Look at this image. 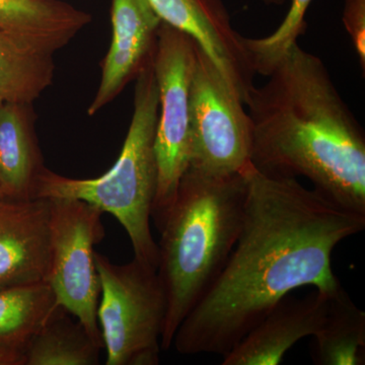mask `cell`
Wrapping results in <instances>:
<instances>
[{
	"label": "cell",
	"instance_id": "cell-5",
	"mask_svg": "<svg viewBox=\"0 0 365 365\" xmlns=\"http://www.w3.org/2000/svg\"><path fill=\"white\" fill-rule=\"evenodd\" d=\"M95 260L106 364L158 365L167 302L157 269L135 258L117 265L97 251Z\"/></svg>",
	"mask_w": 365,
	"mask_h": 365
},
{
	"label": "cell",
	"instance_id": "cell-22",
	"mask_svg": "<svg viewBox=\"0 0 365 365\" xmlns=\"http://www.w3.org/2000/svg\"><path fill=\"white\" fill-rule=\"evenodd\" d=\"M287 0H264L269 6H282Z\"/></svg>",
	"mask_w": 365,
	"mask_h": 365
},
{
	"label": "cell",
	"instance_id": "cell-16",
	"mask_svg": "<svg viewBox=\"0 0 365 365\" xmlns=\"http://www.w3.org/2000/svg\"><path fill=\"white\" fill-rule=\"evenodd\" d=\"M59 307L47 282L0 290V350L23 361L26 345Z\"/></svg>",
	"mask_w": 365,
	"mask_h": 365
},
{
	"label": "cell",
	"instance_id": "cell-14",
	"mask_svg": "<svg viewBox=\"0 0 365 365\" xmlns=\"http://www.w3.org/2000/svg\"><path fill=\"white\" fill-rule=\"evenodd\" d=\"M26 106L0 105V191L4 198H34L38 175L44 169Z\"/></svg>",
	"mask_w": 365,
	"mask_h": 365
},
{
	"label": "cell",
	"instance_id": "cell-15",
	"mask_svg": "<svg viewBox=\"0 0 365 365\" xmlns=\"http://www.w3.org/2000/svg\"><path fill=\"white\" fill-rule=\"evenodd\" d=\"M54 53L0 29V98L30 105L52 85Z\"/></svg>",
	"mask_w": 365,
	"mask_h": 365
},
{
	"label": "cell",
	"instance_id": "cell-2",
	"mask_svg": "<svg viewBox=\"0 0 365 365\" xmlns=\"http://www.w3.org/2000/svg\"><path fill=\"white\" fill-rule=\"evenodd\" d=\"M246 106L257 172L307 178L333 202L365 215L364 130L323 60L297 43Z\"/></svg>",
	"mask_w": 365,
	"mask_h": 365
},
{
	"label": "cell",
	"instance_id": "cell-6",
	"mask_svg": "<svg viewBox=\"0 0 365 365\" xmlns=\"http://www.w3.org/2000/svg\"><path fill=\"white\" fill-rule=\"evenodd\" d=\"M198 44L187 34L162 23L153 52L160 98L155 151L158 186L151 220L160 232L176 199L191 158L190 88Z\"/></svg>",
	"mask_w": 365,
	"mask_h": 365
},
{
	"label": "cell",
	"instance_id": "cell-20",
	"mask_svg": "<svg viewBox=\"0 0 365 365\" xmlns=\"http://www.w3.org/2000/svg\"><path fill=\"white\" fill-rule=\"evenodd\" d=\"M343 24L365 71V0H344Z\"/></svg>",
	"mask_w": 365,
	"mask_h": 365
},
{
	"label": "cell",
	"instance_id": "cell-8",
	"mask_svg": "<svg viewBox=\"0 0 365 365\" xmlns=\"http://www.w3.org/2000/svg\"><path fill=\"white\" fill-rule=\"evenodd\" d=\"M51 260L48 283L60 307L78 319L98 345L100 277L95 246L105 237L104 213L78 199H49Z\"/></svg>",
	"mask_w": 365,
	"mask_h": 365
},
{
	"label": "cell",
	"instance_id": "cell-3",
	"mask_svg": "<svg viewBox=\"0 0 365 365\" xmlns=\"http://www.w3.org/2000/svg\"><path fill=\"white\" fill-rule=\"evenodd\" d=\"M246 170L215 177L189 168L182 178L158 244L157 272L167 302L162 350L172 348L178 328L222 272L237 244L244 220Z\"/></svg>",
	"mask_w": 365,
	"mask_h": 365
},
{
	"label": "cell",
	"instance_id": "cell-23",
	"mask_svg": "<svg viewBox=\"0 0 365 365\" xmlns=\"http://www.w3.org/2000/svg\"><path fill=\"white\" fill-rule=\"evenodd\" d=\"M4 194H2V192L0 191V201H1L2 199H4Z\"/></svg>",
	"mask_w": 365,
	"mask_h": 365
},
{
	"label": "cell",
	"instance_id": "cell-12",
	"mask_svg": "<svg viewBox=\"0 0 365 365\" xmlns=\"http://www.w3.org/2000/svg\"><path fill=\"white\" fill-rule=\"evenodd\" d=\"M333 292L314 289L302 299L284 297L222 356V364H279L290 348L323 326Z\"/></svg>",
	"mask_w": 365,
	"mask_h": 365
},
{
	"label": "cell",
	"instance_id": "cell-10",
	"mask_svg": "<svg viewBox=\"0 0 365 365\" xmlns=\"http://www.w3.org/2000/svg\"><path fill=\"white\" fill-rule=\"evenodd\" d=\"M49 199L0 201V290L47 282L51 260Z\"/></svg>",
	"mask_w": 365,
	"mask_h": 365
},
{
	"label": "cell",
	"instance_id": "cell-21",
	"mask_svg": "<svg viewBox=\"0 0 365 365\" xmlns=\"http://www.w3.org/2000/svg\"><path fill=\"white\" fill-rule=\"evenodd\" d=\"M0 365H23V361L20 355L0 350Z\"/></svg>",
	"mask_w": 365,
	"mask_h": 365
},
{
	"label": "cell",
	"instance_id": "cell-7",
	"mask_svg": "<svg viewBox=\"0 0 365 365\" xmlns=\"http://www.w3.org/2000/svg\"><path fill=\"white\" fill-rule=\"evenodd\" d=\"M190 134L191 169L225 177L251 165L248 112L200 47L190 88Z\"/></svg>",
	"mask_w": 365,
	"mask_h": 365
},
{
	"label": "cell",
	"instance_id": "cell-19",
	"mask_svg": "<svg viewBox=\"0 0 365 365\" xmlns=\"http://www.w3.org/2000/svg\"><path fill=\"white\" fill-rule=\"evenodd\" d=\"M313 0H292L284 20L272 34L263 38L244 37V47L255 74L267 78L300 36L306 34V14Z\"/></svg>",
	"mask_w": 365,
	"mask_h": 365
},
{
	"label": "cell",
	"instance_id": "cell-11",
	"mask_svg": "<svg viewBox=\"0 0 365 365\" xmlns=\"http://www.w3.org/2000/svg\"><path fill=\"white\" fill-rule=\"evenodd\" d=\"M112 42L88 114H97L136 78L150 58L163 21L150 0H113Z\"/></svg>",
	"mask_w": 365,
	"mask_h": 365
},
{
	"label": "cell",
	"instance_id": "cell-18",
	"mask_svg": "<svg viewBox=\"0 0 365 365\" xmlns=\"http://www.w3.org/2000/svg\"><path fill=\"white\" fill-rule=\"evenodd\" d=\"M60 307L23 352V365H97L100 350L93 337Z\"/></svg>",
	"mask_w": 365,
	"mask_h": 365
},
{
	"label": "cell",
	"instance_id": "cell-24",
	"mask_svg": "<svg viewBox=\"0 0 365 365\" xmlns=\"http://www.w3.org/2000/svg\"><path fill=\"white\" fill-rule=\"evenodd\" d=\"M4 100H2V98H0V105H1V104H2V103H4Z\"/></svg>",
	"mask_w": 365,
	"mask_h": 365
},
{
	"label": "cell",
	"instance_id": "cell-9",
	"mask_svg": "<svg viewBox=\"0 0 365 365\" xmlns=\"http://www.w3.org/2000/svg\"><path fill=\"white\" fill-rule=\"evenodd\" d=\"M150 2L163 23L193 38L246 106L256 74L244 47V36L235 30L222 0Z\"/></svg>",
	"mask_w": 365,
	"mask_h": 365
},
{
	"label": "cell",
	"instance_id": "cell-1",
	"mask_svg": "<svg viewBox=\"0 0 365 365\" xmlns=\"http://www.w3.org/2000/svg\"><path fill=\"white\" fill-rule=\"evenodd\" d=\"M244 220L218 277L187 314L173 346L182 355L225 356L295 289L341 287L332 254L361 232L365 215L309 190L297 179L246 170Z\"/></svg>",
	"mask_w": 365,
	"mask_h": 365
},
{
	"label": "cell",
	"instance_id": "cell-4",
	"mask_svg": "<svg viewBox=\"0 0 365 365\" xmlns=\"http://www.w3.org/2000/svg\"><path fill=\"white\" fill-rule=\"evenodd\" d=\"M160 98L153 55L136 76L134 112L114 165L93 179H72L43 169L34 198L78 199L114 216L130 239L134 258L158 268V247L151 234V210L158 186L155 133Z\"/></svg>",
	"mask_w": 365,
	"mask_h": 365
},
{
	"label": "cell",
	"instance_id": "cell-17",
	"mask_svg": "<svg viewBox=\"0 0 365 365\" xmlns=\"http://www.w3.org/2000/svg\"><path fill=\"white\" fill-rule=\"evenodd\" d=\"M314 337V364H365V313L355 306L342 287L331 294L325 322Z\"/></svg>",
	"mask_w": 365,
	"mask_h": 365
},
{
	"label": "cell",
	"instance_id": "cell-13",
	"mask_svg": "<svg viewBox=\"0 0 365 365\" xmlns=\"http://www.w3.org/2000/svg\"><path fill=\"white\" fill-rule=\"evenodd\" d=\"M91 21V16L59 0H0V29L55 53Z\"/></svg>",
	"mask_w": 365,
	"mask_h": 365
}]
</instances>
